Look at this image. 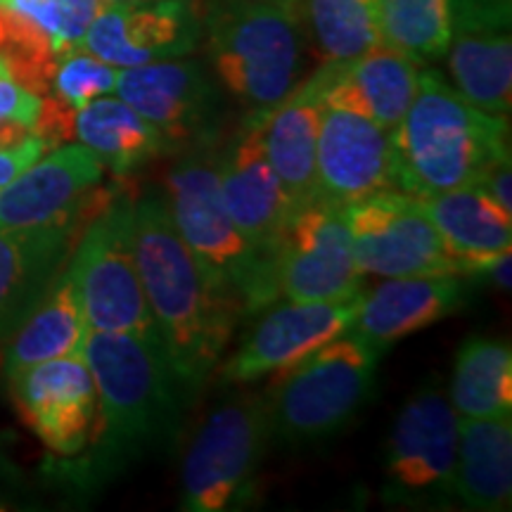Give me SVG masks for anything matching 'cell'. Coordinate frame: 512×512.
<instances>
[{
    "label": "cell",
    "instance_id": "6da1fadb",
    "mask_svg": "<svg viewBox=\"0 0 512 512\" xmlns=\"http://www.w3.org/2000/svg\"><path fill=\"white\" fill-rule=\"evenodd\" d=\"M136 259L164 354L195 399L233 339L242 313L238 294L190 252L162 192L136 200Z\"/></svg>",
    "mask_w": 512,
    "mask_h": 512
},
{
    "label": "cell",
    "instance_id": "7a4b0ae2",
    "mask_svg": "<svg viewBox=\"0 0 512 512\" xmlns=\"http://www.w3.org/2000/svg\"><path fill=\"white\" fill-rule=\"evenodd\" d=\"M83 358L98 389L88 470L95 479L166 453L176 444L190 394L164 347L128 332L88 330Z\"/></svg>",
    "mask_w": 512,
    "mask_h": 512
},
{
    "label": "cell",
    "instance_id": "3957f363",
    "mask_svg": "<svg viewBox=\"0 0 512 512\" xmlns=\"http://www.w3.org/2000/svg\"><path fill=\"white\" fill-rule=\"evenodd\" d=\"M399 192L420 197L475 185L510 152L508 117L467 102L434 69L418 74L413 102L394 128Z\"/></svg>",
    "mask_w": 512,
    "mask_h": 512
},
{
    "label": "cell",
    "instance_id": "277c9868",
    "mask_svg": "<svg viewBox=\"0 0 512 512\" xmlns=\"http://www.w3.org/2000/svg\"><path fill=\"white\" fill-rule=\"evenodd\" d=\"M216 79L247 112H264L299 86L304 36L294 10L245 0H197Z\"/></svg>",
    "mask_w": 512,
    "mask_h": 512
},
{
    "label": "cell",
    "instance_id": "5b68a950",
    "mask_svg": "<svg viewBox=\"0 0 512 512\" xmlns=\"http://www.w3.org/2000/svg\"><path fill=\"white\" fill-rule=\"evenodd\" d=\"M380 358L347 330L278 370L264 392L273 441L302 448L342 432L373 394Z\"/></svg>",
    "mask_w": 512,
    "mask_h": 512
},
{
    "label": "cell",
    "instance_id": "8992f818",
    "mask_svg": "<svg viewBox=\"0 0 512 512\" xmlns=\"http://www.w3.org/2000/svg\"><path fill=\"white\" fill-rule=\"evenodd\" d=\"M164 202L190 252L238 294L242 313L275 304L268 264L230 219L219 183V155L207 143L171 166Z\"/></svg>",
    "mask_w": 512,
    "mask_h": 512
},
{
    "label": "cell",
    "instance_id": "52a82bcc",
    "mask_svg": "<svg viewBox=\"0 0 512 512\" xmlns=\"http://www.w3.org/2000/svg\"><path fill=\"white\" fill-rule=\"evenodd\" d=\"M273 444L266 394L240 392L216 403L188 441L181 463V508L228 512L252 503Z\"/></svg>",
    "mask_w": 512,
    "mask_h": 512
},
{
    "label": "cell",
    "instance_id": "ba28073f",
    "mask_svg": "<svg viewBox=\"0 0 512 512\" xmlns=\"http://www.w3.org/2000/svg\"><path fill=\"white\" fill-rule=\"evenodd\" d=\"M67 273L88 330L128 332L162 344L147 306L136 259V200L98 209L72 249Z\"/></svg>",
    "mask_w": 512,
    "mask_h": 512
},
{
    "label": "cell",
    "instance_id": "9c48e42d",
    "mask_svg": "<svg viewBox=\"0 0 512 512\" xmlns=\"http://www.w3.org/2000/svg\"><path fill=\"white\" fill-rule=\"evenodd\" d=\"M456 458L458 415L448 392L437 382L422 384L389 432L382 501L401 508H451Z\"/></svg>",
    "mask_w": 512,
    "mask_h": 512
},
{
    "label": "cell",
    "instance_id": "30bf717a",
    "mask_svg": "<svg viewBox=\"0 0 512 512\" xmlns=\"http://www.w3.org/2000/svg\"><path fill=\"white\" fill-rule=\"evenodd\" d=\"M268 273L275 302H330L366 290L344 207L323 197L297 204L273 249Z\"/></svg>",
    "mask_w": 512,
    "mask_h": 512
},
{
    "label": "cell",
    "instance_id": "8fae6325",
    "mask_svg": "<svg viewBox=\"0 0 512 512\" xmlns=\"http://www.w3.org/2000/svg\"><path fill=\"white\" fill-rule=\"evenodd\" d=\"M344 216L363 275H460L415 197L380 192L347 204Z\"/></svg>",
    "mask_w": 512,
    "mask_h": 512
},
{
    "label": "cell",
    "instance_id": "7c38bea8",
    "mask_svg": "<svg viewBox=\"0 0 512 512\" xmlns=\"http://www.w3.org/2000/svg\"><path fill=\"white\" fill-rule=\"evenodd\" d=\"M361 297L363 292L330 302L280 299L266 306L238 351L221 361V377L233 384H249L292 366L313 349L344 335L354 325Z\"/></svg>",
    "mask_w": 512,
    "mask_h": 512
},
{
    "label": "cell",
    "instance_id": "4fadbf2b",
    "mask_svg": "<svg viewBox=\"0 0 512 512\" xmlns=\"http://www.w3.org/2000/svg\"><path fill=\"white\" fill-rule=\"evenodd\" d=\"M114 95L162 133L166 145L209 143L219 124L221 100L200 64L162 60L119 69Z\"/></svg>",
    "mask_w": 512,
    "mask_h": 512
},
{
    "label": "cell",
    "instance_id": "5bb4252c",
    "mask_svg": "<svg viewBox=\"0 0 512 512\" xmlns=\"http://www.w3.org/2000/svg\"><path fill=\"white\" fill-rule=\"evenodd\" d=\"M380 192H399L394 133L354 112L323 107L316 195L347 207Z\"/></svg>",
    "mask_w": 512,
    "mask_h": 512
},
{
    "label": "cell",
    "instance_id": "9a60e30c",
    "mask_svg": "<svg viewBox=\"0 0 512 512\" xmlns=\"http://www.w3.org/2000/svg\"><path fill=\"white\" fill-rule=\"evenodd\" d=\"M200 38L197 0H145L105 5L83 36L81 50L128 69L190 55Z\"/></svg>",
    "mask_w": 512,
    "mask_h": 512
},
{
    "label": "cell",
    "instance_id": "2e32d148",
    "mask_svg": "<svg viewBox=\"0 0 512 512\" xmlns=\"http://www.w3.org/2000/svg\"><path fill=\"white\" fill-rule=\"evenodd\" d=\"M446 55L456 91L479 110L508 117L512 107L510 0H453Z\"/></svg>",
    "mask_w": 512,
    "mask_h": 512
},
{
    "label": "cell",
    "instance_id": "e0dca14e",
    "mask_svg": "<svg viewBox=\"0 0 512 512\" xmlns=\"http://www.w3.org/2000/svg\"><path fill=\"white\" fill-rule=\"evenodd\" d=\"M8 380L24 422L50 451L76 456L88 446L98 389L83 354L36 363Z\"/></svg>",
    "mask_w": 512,
    "mask_h": 512
},
{
    "label": "cell",
    "instance_id": "ac0fdd59",
    "mask_svg": "<svg viewBox=\"0 0 512 512\" xmlns=\"http://www.w3.org/2000/svg\"><path fill=\"white\" fill-rule=\"evenodd\" d=\"M105 166L86 145H62L0 188V230L81 223Z\"/></svg>",
    "mask_w": 512,
    "mask_h": 512
},
{
    "label": "cell",
    "instance_id": "d6986e66",
    "mask_svg": "<svg viewBox=\"0 0 512 512\" xmlns=\"http://www.w3.org/2000/svg\"><path fill=\"white\" fill-rule=\"evenodd\" d=\"M219 183L230 219L249 247L268 264L292 216L294 202L268 164L254 112H249L245 124L219 155Z\"/></svg>",
    "mask_w": 512,
    "mask_h": 512
},
{
    "label": "cell",
    "instance_id": "ffe728a7",
    "mask_svg": "<svg viewBox=\"0 0 512 512\" xmlns=\"http://www.w3.org/2000/svg\"><path fill=\"white\" fill-rule=\"evenodd\" d=\"M418 67L411 57L380 46L351 62L320 64L311 81L325 107L354 112L394 133L413 102Z\"/></svg>",
    "mask_w": 512,
    "mask_h": 512
},
{
    "label": "cell",
    "instance_id": "44dd1931",
    "mask_svg": "<svg viewBox=\"0 0 512 512\" xmlns=\"http://www.w3.org/2000/svg\"><path fill=\"white\" fill-rule=\"evenodd\" d=\"M465 275H411L384 278L363 290L351 332L384 354L399 339L456 313L465 304Z\"/></svg>",
    "mask_w": 512,
    "mask_h": 512
},
{
    "label": "cell",
    "instance_id": "7402d4cb",
    "mask_svg": "<svg viewBox=\"0 0 512 512\" xmlns=\"http://www.w3.org/2000/svg\"><path fill=\"white\" fill-rule=\"evenodd\" d=\"M76 235L79 223L0 230V337H8L41 302L67 266Z\"/></svg>",
    "mask_w": 512,
    "mask_h": 512
},
{
    "label": "cell",
    "instance_id": "603a6c76",
    "mask_svg": "<svg viewBox=\"0 0 512 512\" xmlns=\"http://www.w3.org/2000/svg\"><path fill=\"white\" fill-rule=\"evenodd\" d=\"M420 207L439 233L460 275H482L512 249V214L477 185L420 197Z\"/></svg>",
    "mask_w": 512,
    "mask_h": 512
},
{
    "label": "cell",
    "instance_id": "cb8c5ba5",
    "mask_svg": "<svg viewBox=\"0 0 512 512\" xmlns=\"http://www.w3.org/2000/svg\"><path fill=\"white\" fill-rule=\"evenodd\" d=\"M323 107V100L309 79L299 83L271 110L254 112L259 119L268 164L273 166L294 207L318 197L316 152Z\"/></svg>",
    "mask_w": 512,
    "mask_h": 512
},
{
    "label": "cell",
    "instance_id": "d4e9b609",
    "mask_svg": "<svg viewBox=\"0 0 512 512\" xmlns=\"http://www.w3.org/2000/svg\"><path fill=\"white\" fill-rule=\"evenodd\" d=\"M453 494L465 510H510L512 418H458Z\"/></svg>",
    "mask_w": 512,
    "mask_h": 512
},
{
    "label": "cell",
    "instance_id": "484cf974",
    "mask_svg": "<svg viewBox=\"0 0 512 512\" xmlns=\"http://www.w3.org/2000/svg\"><path fill=\"white\" fill-rule=\"evenodd\" d=\"M86 335L88 325L83 320L67 266H64L41 302L8 335L3 351V373L10 377L17 370L36 366V363L79 356Z\"/></svg>",
    "mask_w": 512,
    "mask_h": 512
},
{
    "label": "cell",
    "instance_id": "4316f807",
    "mask_svg": "<svg viewBox=\"0 0 512 512\" xmlns=\"http://www.w3.org/2000/svg\"><path fill=\"white\" fill-rule=\"evenodd\" d=\"M74 136L105 169L126 176L162 155L166 140L145 117L121 98H98L74 114Z\"/></svg>",
    "mask_w": 512,
    "mask_h": 512
},
{
    "label": "cell",
    "instance_id": "83f0119b",
    "mask_svg": "<svg viewBox=\"0 0 512 512\" xmlns=\"http://www.w3.org/2000/svg\"><path fill=\"white\" fill-rule=\"evenodd\" d=\"M304 43L320 64H344L382 46L377 0H294Z\"/></svg>",
    "mask_w": 512,
    "mask_h": 512
},
{
    "label": "cell",
    "instance_id": "f1b7e54d",
    "mask_svg": "<svg viewBox=\"0 0 512 512\" xmlns=\"http://www.w3.org/2000/svg\"><path fill=\"white\" fill-rule=\"evenodd\" d=\"M448 401L458 418H512V351L503 339L472 337L458 349Z\"/></svg>",
    "mask_w": 512,
    "mask_h": 512
},
{
    "label": "cell",
    "instance_id": "f546056e",
    "mask_svg": "<svg viewBox=\"0 0 512 512\" xmlns=\"http://www.w3.org/2000/svg\"><path fill=\"white\" fill-rule=\"evenodd\" d=\"M382 46L425 64L446 55L453 0H377Z\"/></svg>",
    "mask_w": 512,
    "mask_h": 512
},
{
    "label": "cell",
    "instance_id": "4dcf8cb0",
    "mask_svg": "<svg viewBox=\"0 0 512 512\" xmlns=\"http://www.w3.org/2000/svg\"><path fill=\"white\" fill-rule=\"evenodd\" d=\"M119 69L112 64L102 62L86 50H74V53L60 57L53 88L64 105L72 110H81L88 102L112 95L117 88Z\"/></svg>",
    "mask_w": 512,
    "mask_h": 512
},
{
    "label": "cell",
    "instance_id": "1f68e13d",
    "mask_svg": "<svg viewBox=\"0 0 512 512\" xmlns=\"http://www.w3.org/2000/svg\"><path fill=\"white\" fill-rule=\"evenodd\" d=\"M105 8L102 0H57V12H60V31L53 43V50L57 60L64 55L81 50L83 36H86L88 27L93 19L100 15Z\"/></svg>",
    "mask_w": 512,
    "mask_h": 512
},
{
    "label": "cell",
    "instance_id": "d6a6232c",
    "mask_svg": "<svg viewBox=\"0 0 512 512\" xmlns=\"http://www.w3.org/2000/svg\"><path fill=\"white\" fill-rule=\"evenodd\" d=\"M38 112H41V98L24 86H19L8 74L3 60H0V119L19 121V124H27L34 131Z\"/></svg>",
    "mask_w": 512,
    "mask_h": 512
},
{
    "label": "cell",
    "instance_id": "836d02e7",
    "mask_svg": "<svg viewBox=\"0 0 512 512\" xmlns=\"http://www.w3.org/2000/svg\"><path fill=\"white\" fill-rule=\"evenodd\" d=\"M512 159L510 152H503L501 157H496L494 162L484 169V174L479 176V181L475 183L479 190H484L486 195L494 200L498 207L503 211L512 214Z\"/></svg>",
    "mask_w": 512,
    "mask_h": 512
},
{
    "label": "cell",
    "instance_id": "e575fe53",
    "mask_svg": "<svg viewBox=\"0 0 512 512\" xmlns=\"http://www.w3.org/2000/svg\"><path fill=\"white\" fill-rule=\"evenodd\" d=\"M48 147L50 145L43 138L31 136L27 143L8 147V150H0V188H5L10 181H15L24 169H29L36 159L46 155Z\"/></svg>",
    "mask_w": 512,
    "mask_h": 512
},
{
    "label": "cell",
    "instance_id": "d590c367",
    "mask_svg": "<svg viewBox=\"0 0 512 512\" xmlns=\"http://www.w3.org/2000/svg\"><path fill=\"white\" fill-rule=\"evenodd\" d=\"M34 136L31 126L19 124L12 119H0V150H8V147H17Z\"/></svg>",
    "mask_w": 512,
    "mask_h": 512
},
{
    "label": "cell",
    "instance_id": "8d00e7d4",
    "mask_svg": "<svg viewBox=\"0 0 512 512\" xmlns=\"http://www.w3.org/2000/svg\"><path fill=\"white\" fill-rule=\"evenodd\" d=\"M510 261H512L510 254H505L482 273V275H486V278L494 280V283L505 292H510Z\"/></svg>",
    "mask_w": 512,
    "mask_h": 512
},
{
    "label": "cell",
    "instance_id": "74e56055",
    "mask_svg": "<svg viewBox=\"0 0 512 512\" xmlns=\"http://www.w3.org/2000/svg\"><path fill=\"white\" fill-rule=\"evenodd\" d=\"M245 3H259V5H278V8H294V0H245Z\"/></svg>",
    "mask_w": 512,
    "mask_h": 512
},
{
    "label": "cell",
    "instance_id": "f35d334b",
    "mask_svg": "<svg viewBox=\"0 0 512 512\" xmlns=\"http://www.w3.org/2000/svg\"><path fill=\"white\" fill-rule=\"evenodd\" d=\"M105 5H126V3H145V0H102Z\"/></svg>",
    "mask_w": 512,
    "mask_h": 512
}]
</instances>
